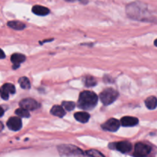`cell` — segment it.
I'll use <instances>...</instances> for the list:
<instances>
[{"instance_id": "cell-15", "label": "cell", "mask_w": 157, "mask_h": 157, "mask_svg": "<svg viewBox=\"0 0 157 157\" xmlns=\"http://www.w3.org/2000/svg\"><path fill=\"white\" fill-rule=\"evenodd\" d=\"M145 104L148 109H150V110H154L157 107V98L154 96L149 97L145 101Z\"/></svg>"}, {"instance_id": "cell-8", "label": "cell", "mask_w": 157, "mask_h": 157, "mask_svg": "<svg viewBox=\"0 0 157 157\" xmlns=\"http://www.w3.org/2000/svg\"><path fill=\"white\" fill-rule=\"evenodd\" d=\"M15 93V87L13 84H5L1 87V98L3 100H8L9 98V95L14 94Z\"/></svg>"}, {"instance_id": "cell-21", "label": "cell", "mask_w": 157, "mask_h": 157, "mask_svg": "<svg viewBox=\"0 0 157 157\" xmlns=\"http://www.w3.org/2000/svg\"><path fill=\"white\" fill-rule=\"evenodd\" d=\"M85 155L87 156H104V154H102L100 152L97 151V150H88L85 153Z\"/></svg>"}, {"instance_id": "cell-11", "label": "cell", "mask_w": 157, "mask_h": 157, "mask_svg": "<svg viewBox=\"0 0 157 157\" xmlns=\"http://www.w3.org/2000/svg\"><path fill=\"white\" fill-rule=\"evenodd\" d=\"M121 123L123 127H134L137 125L139 121L137 118L133 117H124L121 118Z\"/></svg>"}, {"instance_id": "cell-2", "label": "cell", "mask_w": 157, "mask_h": 157, "mask_svg": "<svg viewBox=\"0 0 157 157\" xmlns=\"http://www.w3.org/2000/svg\"><path fill=\"white\" fill-rule=\"evenodd\" d=\"M119 96V93L113 88H107L99 95V98L104 105L107 106L113 104Z\"/></svg>"}, {"instance_id": "cell-1", "label": "cell", "mask_w": 157, "mask_h": 157, "mask_svg": "<svg viewBox=\"0 0 157 157\" xmlns=\"http://www.w3.org/2000/svg\"><path fill=\"white\" fill-rule=\"evenodd\" d=\"M98 102V97L94 92L84 90L79 95L78 101V107L84 110H91L97 106Z\"/></svg>"}, {"instance_id": "cell-13", "label": "cell", "mask_w": 157, "mask_h": 157, "mask_svg": "<svg viewBox=\"0 0 157 157\" xmlns=\"http://www.w3.org/2000/svg\"><path fill=\"white\" fill-rule=\"evenodd\" d=\"M51 113L54 116L58 117H63L65 115V110L62 105H55L53 106L52 108L51 109Z\"/></svg>"}, {"instance_id": "cell-24", "label": "cell", "mask_w": 157, "mask_h": 157, "mask_svg": "<svg viewBox=\"0 0 157 157\" xmlns=\"http://www.w3.org/2000/svg\"><path fill=\"white\" fill-rule=\"evenodd\" d=\"M67 2H76V1H82V0H65Z\"/></svg>"}, {"instance_id": "cell-22", "label": "cell", "mask_w": 157, "mask_h": 157, "mask_svg": "<svg viewBox=\"0 0 157 157\" xmlns=\"http://www.w3.org/2000/svg\"><path fill=\"white\" fill-rule=\"evenodd\" d=\"M5 57H6V55H5L4 52H3V51L2 50L1 51V59H3V58H4Z\"/></svg>"}, {"instance_id": "cell-10", "label": "cell", "mask_w": 157, "mask_h": 157, "mask_svg": "<svg viewBox=\"0 0 157 157\" xmlns=\"http://www.w3.org/2000/svg\"><path fill=\"white\" fill-rule=\"evenodd\" d=\"M26 57L24 55H21V54L15 53L11 56V61L12 62L13 65H12V68L14 70L17 69L18 67H19L20 64L22 62H24L25 61Z\"/></svg>"}, {"instance_id": "cell-3", "label": "cell", "mask_w": 157, "mask_h": 157, "mask_svg": "<svg viewBox=\"0 0 157 157\" xmlns=\"http://www.w3.org/2000/svg\"><path fill=\"white\" fill-rule=\"evenodd\" d=\"M58 151L61 156H82L85 154L81 149L71 145H63L58 147Z\"/></svg>"}, {"instance_id": "cell-5", "label": "cell", "mask_w": 157, "mask_h": 157, "mask_svg": "<svg viewBox=\"0 0 157 157\" xmlns=\"http://www.w3.org/2000/svg\"><path fill=\"white\" fill-rule=\"evenodd\" d=\"M109 147L118 150L122 153H127L131 151L132 144L128 141H121V142L110 144Z\"/></svg>"}, {"instance_id": "cell-17", "label": "cell", "mask_w": 157, "mask_h": 157, "mask_svg": "<svg viewBox=\"0 0 157 157\" xmlns=\"http://www.w3.org/2000/svg\"><path fill=\"white\" fill-rule=\"evenodd\" d=\"M83 83H84V86L87 87H93L97 84V81L94 77L92 76H85L83 78Z\"/></svg>"}, {"instance_id": "cell-9", "label": "cell", "mask_w": 157, "mask_h": 157, "mask_svg": "<svg viewBox=\"0 0 157 157\" xmlns=\"http://www.w3.org/2000/svg\"><path fill=\"white\" fill-rule=\"evenodd\" d=\"M7 127L13 131L19 130L22 127V123H21V120L20 119V117H12L9 118L7 122Z\"/></svg>"}, {"instance_id": "cell-25", "label": "cell", "mask_w": 157, "mask_h": 157, "mask_svg": "<svg viewBox=\"0 0 157 157\" xmlns=\"http://www.w3.org/2000/svg\"><path fill=\"white\" fill-rule=\"evenodd\" d=\"M154 44H155V45H156V47H157V39L155 40V41H154Z\"/></svg>"}, {"instance_id": "cell-4", "label": "cell", "mask_w": 157, "mask_h": 157, "mask_svg": "<svg viewBox=\"0 0 157 157\" xmlns=\"http://www.w3.org/2000/svg\"><path fill=\"white\" fill-rule=\"evenodd\" d=\"M151 147L143 143H138L135 145L133 156H146L151 152Z\"/></svg>"}, {"instance_id": "cell-16", "label": "cell", "mask_w": 157, "mask_h": 157, "mask_svg": "<svg viewBox=\"0 0 157 157\" xmlns=\"http://www.w3.org/2000/svg\"><path fill=\"white\" fill-rule=\"evenodd\" d=\"M8 26L15 30H22L25 28V25L19 21H10L8 22Z\"/></svg>"}, {"instance_id": "cell-19", "label": "cell", "mask_w": 157, "mask_h": 157, "mask_svg": "<svg viewBox=\"0 0 157 157\" xmlns=\"http://www.w3.org/2000/svg\"><path fill=\"white\" fill-rule=\"evenodd\" d=\"M15 114L17 116L20 117H24V118H29L30 117V113H29V110H26V109L22 108H18L15 110Z\"/></svg>"}, {"instance_id": "cell-20", "label": "cell", "mask_w": 157, "mask_h": 157, "mask_svg": "<svg viewBox=\"0 0 157 157\" xmlns=\"http://www.w3.org/2000/svg\"><path fill=\"white\" fill-rule=\"evenodd\" d=\"M61 105L67 111H71L75 107V102H72V101H63Z\"/></svg>"}, {"instance_id": "cell-6", "label": "cell", "mask_w": 157, "mask_h": 157, "mask_svg": "<svg viewBox=\"0 0 157 157\" xmlns=\"http://www.w3.org/2000/svg\"><path fill=\"white\" fill-rule=\"evenodd\" d=\"M121 125V121H119L117 119H114V118H111V119H109L107 122L101 125V127L104 130H107V131L116 132L120 128Z\"/></svg>"}, {"instance_id": "cell-12", "label": "cell", "mask_w": 157, "mask_h": 157, "mask_svg": "<svg viewBox=\"0 0 157 157\" xmlns=\"http://www.w3.org/2000/svg\"><path fill=\"white\" fill-rule=\"evenodd\" d=\"M32 12L37 15L44 16L50 13V10L48 8L41 6H35L32 8Z\"/></svg>"}, {"instance_id": "cell-23", "label": "cell", "mask_w": 157, "mask_h": 157, "mask_svg": "<svg viewBox=\"0 0 157 157\" xmlns=\"http://www.w3.org/2000/svg\"><path fill=\"white\" fill-rule=\"evenodd\" d=\"M3 114H4V109H3L2 107H1V117H2Z\"/></svg>"}, {"instance_id": "cell-18", "label": "cell", "mask_w": 157, "mask_h": 157, "mask_svg": "<svg viewBox=\"0 0 157 157\" xmlns=\"http://www.w3.org/2000/svg\"><path fill=\"white\" fill-rule=\"evenodd\" d=\"M18 83L20 84V87L24 90H29L31 88V84L29 80L26 77H21L18 79Z\"/></svg>"}, {"instance_id": "cell-7", "label": "cell", "mask_w": 157, "mask_h": 157, "mask_svg": "<svg viewBox=\"0 0 157 157\" xmlns=\"http://www.w3.org/2000/svg\"><path fill=\"white\" fill-rule=\"evenodd\" d=\"M19 106L20 107H22L28 110H35L40 107V104L32 98H25L21 100L19 103Z\"/></svg>"}, {"instance_id": "cell-14", "label": "cell", "mask_w": 157, "mask_h": 157, "mask_svg": "<svg viewBox=\"0 0 157 157\" xmlns=\"http://www.w3.org/2000/svg\"><path fill=\"white\" fill-rule=\"evenodd\" d=\"M75 118L78 122L84 124V123L88 122L90 119V114L87 112H77L75 113Z\"/></svg>"}]
</instances>
